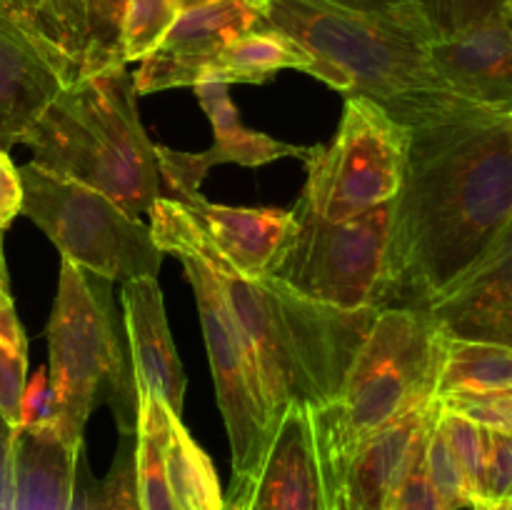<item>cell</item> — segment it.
<instances>
[{
	"label": "cell",
	"mask_w": 512,
	"mask_h": 510,
	"mask_svg": "<svg viewBox=\"0 0 512 510\" xmlns=\"http://www.w3.org/2000/svg\"><path fill=\"white\" fill-rule=\"evenodd\" d=\"M183 0H128L120 25V53L125 65L148 58L178 20Z\"/></svg>",
	"instance_id": "83f0119b"
},
{
	"label": "cell",
	"mask_w": 512,
	"mask_h": 510,
	"mask_svg": "<svg viewBox=\"0 0 512 510\" xmlns=\"http://www.w3.org/2000/svg\"><path fill=\"white\" fill-rule=\"evenodd\" d=\"M148 213L158 248L185 245L208 263L225 303L253 345L275 420L290 405L320 408L330 403L378 310H340L298 293L275 275L240 273L203 238L175 200L158 198Z\"/></svg>",
	"instance_id": "7a4b0ae2"
},
{
	"label": "cell",
	"mask_w": 512,
	"mask_h": 510,
	"mask_svg": "<svg viewBox=\"0 0 512 510\" xmlns=\"http://www.w3.org/2000/svg\"><path fill=\"white\" fill-rule=\"evenodd\" d=\"M135 95L125 65L70 80L23 138L30 163L100 190L135 218L148 213L160 198V170Z\"/></svg>",
	"instance_id": "277c9868"
},
{
	"label": "cell",
	"mask_w": 512,
	"mask_h": 510,
	"mask_svg": "<svg viewBox=\"0 0 512 510\" xmlns=\"http://www.w3.org/2000/svg\"><path fill=\"white\" fill-rule=\"evenodd\" d=\"M128 0H73L78 75L125 65L120 25Z\"/></svg>",
	"instance_id": "484cf974"
},
{
	"label": "cell",
	"mask_w": 512,
	"mask_h": 510,
	"mask_svg": "<svg viewBox=\"0 0 512 510\" xmlns=\"http://www.w3.org/2000/svg\"><path fill=\"white\" fill-rule=\"evenodd\" d=\"M195 95L200 100V108L213 123L215 145L203 153H180L165 145H155V158H158L160 175L168 183L170 193L175 190H200V183L208 175L213 165L238 163L245 168H258V165L275 163L283 158H298L300 163H308L313 148L305 145L285 143L270 135L250 130L240 120L238 108L230 100V85L225 83H198L193 85Z\"/></svg>",
	"instance_id": "7c38bea8"
},
{
	"label": "cell",
	"mask_w": 512,
	"mask_h": 510,
	"mask_svg": "<svg viewBox=\"0 0 512 510\" xmlns=\"http://www.w3.org/2000/svg\"><path fill=\"white\" fill-rule=\"evenodd\" d=\"M123 313L135 378L158 393L175 415H183L188 378L170 335L158 278L123 283Z\"/></svg>",
	"instance_id": "d6986e66"
},
{
	"label": "cell",
	"mask_w": 512,
	"mask_h": 510,
	"mask_svg": "<svg viewBox=\"0 0 512 510\" xmlns=\"http://www.w3.org/2000/svg\"><path fill=\"white\" fill-rule=\"evenodd\" d=\"M443 345L445 333L428 310H378L338 395L310 408L328 488L365 440L408 410L433 403Z\"/></svg>",
	"instance_id": "5b68a950"
},
{
	"label": "cell",
	"mask_w": 512,
	"mask_h": 510,
	"mask_svg": "<svg viewBox=\"0 0 512 510\" xmlns=\"http://www.w3.org/2000/svg\"><path fill=\"white\" fill-rule=\"evenodd\" d=\"M135 375V373H133ZM138 425H135V480L140 510H180L165 473L163 443L168 433L170 408L158 393L135 378Z\"/></svg>",
	"instance_id": "603a6c76"
},
{
	"label": "cell",
	"mask_w": 512,
	"mask_h": 510,
	"mask_svg": "<svg viewBox=\"0 0 512 510\" xmlns=\"http://www.w3.org/2000/svg\"><path fill=\"white\" fill-rule=\"evenodd\" d=\"M268 25L303 45L313 78L373 100L410 130L483 110L455 95L435 73L428 25L413 0L353 5L348 0H265Z\"/></svg>",
	"instance_id": "3957f363"
},
{
	"label": "cell",
	"mask_w": 512,
	"mask_h": 510,
	"mask_svg": "<svg viewBox=\"0 0 512 510\" xmlns=\"http://www.w3.org/2000/svg\"><path fill=\"white\" fill-rule=\"evenodd\" d=\"M18 430L0 415V510L13 508V448Z\"/></svg>",
	"instance_id": "74e56055"
},
{
	"label": "cell",
	"mask_w": 512,
	"mask_h": 510,
	"mask_svg": "<svg viewBox=\"0 0 512 510\" xmlns=\"http://www.w3.org/2000/svg\"><path fill=\"white\" fill-rule=\"evenodd\" d=\"M0 15L40 40L50 53L58 55L73 70L60 50L63 48V0H0Z\"/></svg>",
	"instance_id": "1f68e13d"
},
{
	"label": "cell",
	"mask_w": 512,
	"mask_h": 510,
	"mask_svg": "<svg viewBox=\"0 0 512 510\" xmlns=\"http://www.w3.org/2000/svg\"><path fill=\"white\" fill-rule=\"evenodd\" d=\"M410 135L373 100L348 95L333 143L315 145L305 163L308 180L293 210L338 223L390 203L403 188Z\"/></svg>",
	"instance_id": "30bf717a"
},
{
	"label": "cell",
	"mask_w": 512,
	"mask_h": 510,
	"mask_svg": "<svg viewBox=\"0 0 512 510\" xmlns=\"http://www.w3.org/2000/svg\"><path fill=\"white\" fill-rule=\"evenodd\" d=\"M445 410L463 415L488 430L512 435V390H488V393H455L440 398Z\"/></svg>",
	"instance_id": "d6a6232c"
},
{
	"label": "cell",
	"mask_w": 512,
	"mask_h": 510,
	"mask_svg": "<svg viewBox=\"0 0 512 510\" xmlns=\"http://www.w3.org/2000/svg\"><path fill=\"white\" fill-rule=\"evenodd\" d=\"M488 390H512V345L445 335L435 400Z\"/></svg>",
	"instance_id": "7402d4cb"
},
{
	"label": "cell",
	"mask_w": 512,
	"mask_h": 510,
	"mask_svg": "<svg viewBox=\"0 0 512 510\" xmlns=\"http://www.w3.org/2000/svg\"><path fill=\"white\" fill-rule=\"evenodd\" d=\"M298 218V233L275 278L340 310H380L398 300L393 268L395 198L355 218Z\"/></svg>",
	"instance_id": "9c48e42d"
},
{
	"label": "cell",
	"mask_w": 512,
	"mask_h": 510,
	"mask_svg": "<svg viewBox=\"0 0 512 510\" xmlns=\"http://www.w3.org/2000/svg\"><path fill=\"white\" fill-rule=\"evenodd\" d=\"M163 458L170 490L180 510H225V495L210 455L200 448L173 410L168 415Z\"/></svg>",
	"instance_id": "cb8c5ba5"
},
{
	"label": "cell",
	"mask_w": 512,
	"mask_h": 510,
	"mask_svg": "<svg viewBox=\"0 0 512 510\" xmlns=\"http://www.w3.org/2000/svg\"><path fill=\"white\" fill-rule=\"evenodd\" d=\"M433 38H450L503 13L505 0H413Z\"/></svg>",
	"instance_id": "4dcf8cb0"
},
{
	"label": "cell",
	"mask_w": 512,
	"mask_h": 510,
	"mask_svg": "<svg viewBox=\"0 0 512 510\" xmlns=\"http://www.w3.org/2000/svg\"><path fill=\"white\" fill-rule=\"evenodd\" d=\"M160 250L175 255L183 263L185 278L193 285L215 393L233 453V480L225 498V510H238L263 468L278 420L270 408L253 345L248 343L233 310L225 303L208 263L195 250L178 243H168Z\"/></svg>",
	"instance_id": "ba28073f"
},
{
	"label": "cell",
	"mask_w": 512,
	"mask_h": 510,
	"mask_svg": "<svg viewBox=\"0 0 512 510\" xmlns=\"http://www.w3.org/2000/svg\"><path fill=\"white\" fill-rule=\"evenodd\" d=\"M285 68L313 75L315 60L283 30L263 25L225 45L218 58L205 68L200 83H268L278 70Z\"/></svg>",
	"instance_id": "44dd1931"
},
{
	"label": "cell",
	"mask_w": 512,
	"mask_h": 510,
	"mask_svg": "<svg viewBox=\"0 0 512 510\" xmlns=\"http://www.w3.org/2000/svg\"><path fill=\"white\" fill-rule=\"evenodd\" d=\"M28 380V338L15 313L10 283L0 285V415L18 428L20 395Z\"/></svg>",
	"instance_id": "4316f807"
},
{
	"label": "cell",
	"mask_w": 512,
	"mask_h": 510,
	"mask_svg": "<svg viewBox=\"0 0 512 510\" xmlns=\"http://www.w3.org/2000/svg\"><path fill=\"white\" fill-rule=\"evenodd\" d=\"M430 60L445 85L490 113L512 115V18L508 10L430 40Z\"/></svg>",
	"instance_id": "5bb4252c"
},
{
	"label": "cell",
	"mask_w": 512,
	"mask_h": 510,
	"mask_svg": "<svg viewBox=\"0 0 512 510\" xmlns=\"http://www.w3.org/2000/svg\"><path fill=\"white\" fill-rule=\"evenodd\" d=\"M503 498H512V435L498 433V430H488L485 505Z\"/></svg>",
	"instance_id": "d590c367"
},
{
	"label": "cell",
	"mask_w": 512,
	"mask_h": 510,
	"mask_svg": "<svg viewBox=\"0 0 512 510\" xmlns=\"http://www.w3.org/2000/svg\"><path fill=\"white\" fill-rule=\"evenodd\" d=\"M23 210V183L10 155L0 150V230L8 228Z\"/></svg>",
	"instance_id": "8d00e7d4"
},
{
	"label": "cell",
	"mask_w": 512,
	"mask_h": 510,
	"mask_svg": "<svg viewBox=\"0 0 512 510\" xmlns=\"http://www.w3.org/2000/svg\"><path fill=\"white\" fill-rule=\"evenodd\" d=\"M183 3H185V5H190V3H195V0H183Z\"/></svg>",
	"instance_id": "b9f144b4"
},
{
	"label": "cell",
	"mask_w": 512,
	"mask_h": 510,
	"mask_svg": "<svg viewBox=\"0 0 512 510\" xmlns=\"http://www.w3.org/2000/svg\"><path fill=\"white\" fill-rule=\"evenodd\" d=\"M48 378L55 398V430L68 445H83V430L100 403H110L120 433L138 425L135 375L123 350L108 280L60 260L58 295L48 320Z\"/></svg>",
	"instance_id": "8992f818"
},
{
	"label": "cell",
	"mask_w": 512,
	"mask_h": 510,
	"mask_svg": "<svg viewBox=\"0 0 512 510\" xmlns=\"http://www.w3.org/2000/svg\"><path fill=\"white\" fill-rule=\"evenodd\" d=\"M23 210L65 260L108 283L158 278L163 250L153 230L108 195L35 163L18 168Z\"/></svg>",
	"instance_id": "52a82bcc"
},
{
	"label": "cell",
	"mask_w": 512,
	"mask_h": 510,
	"mask_svg": "<svg viewBox=\"0 0 512 510\" xmlns=\"http://www.w3.org/2000/svg\"><path fill=\"white\" fill-rule=\"evenodd\" d=\"M425 310L450 338L512 345V220L473 268Z\"/></svg>",
	"instance_id": "4fadbf2b"
},
{
	"label": "cell",
	"mask_w": 512,
	"mask_h": 510,
	"mask_svg": "<svg viewBox=\"0 0 512 510\" xmlns=\"http://www.w3.org/2000/svg\"><path fill=\"white\" fill-rule=\"evenodd\" d=\"M435 413L438 400L408 410L365 440L330 483V510H390L395 490L403 483L415 448Z\"/></svg>",
	"instance_id": "ac0fdd59"
},
{
	"label": "cell",
	"mask_w": 512,
	"mask_h": 510,
	"mask_svg": "<svg viewBox=\"0 0 512 510\" xmlns=\"http://www.w3.org/2000/svg\"><path fill=\"white\" fill-rule=\"evenodd\" d=\"M78 75L40 40L0 15V150L23 143L48 105Z\"/></svg>",
	"instance_id": "2e32d148"
},
{
	"label": "cell",
	"mask_w": 512,
	"mask_h": 510,
	"mask_svg": "<svg viewBox=\"0 0 512 510\" xmlns=\"http://www.w3.org/2000/svg\"><path fill=\"white\" fill-rule=\"evenodd\" d=\"M3 233H5V230H0V285L10 283L8 268H5V255H3Z\"/></svg>",
	"instance_id": "f35d334b"
},
{
	"label": "cell",
	"mask_w": 512,
	"mask_h": 510,
	"mask_svg": "<svg viewBox=\"0 0 512 510\" xmlns=\"http://www.w3.org/2000/svg\"><path fill=\"white\" fill-rule=\"evenodd\" d=\"M425 465H428L430 480L438 488L440 498L445 500L448 510H478V500H475L473 488H470L468 478H465L463 465L458 463L448 438L440 430L438 415L430 423L428 438H425Z\"/></svg>",
	"instance_id": "f546056e"
},
{
	"label": "cell",
	"mask_w": 512,
	"mask_h": 510,
	"mask_svg": "<svg viewBox=\"0 0 512 510\" xmlns=\"http://www.w3.org/2000/svg\"><path fill=\"white\" fill-rule=\"evenodd\" d=\"M83 445H68L55 430H18L13 448V508H73L75 463Z\"/></svg>",
	"instance_id": "ffe728a7"
},
{
	"label": "cell",
	"mask_w": 512,
	"mask_h": 510,
	"mask_svg": "<svg viewBox=\"0 0 512 510\" xmlns=\"http://www.w3.org/2000/svg\"><path fill=\"white\" fill-rule=\"evenodd\" d=\"M170 200L183 205L203 238L240 273L273 275L298 233L293 210L233 208L210 203L200 190H183Z\"/></svg>",
	"instance_id": "9a60e30c"
},
{
	"label": "cell",
	"mask_w": 512,
	"mask_h": 510,
	"mask_svg": "<svg viewBox=\"0 0 512 510\" xmlns=\"http://www.w3.org/2000/svg\"><path fill=\"white\" fill-rule=\"evenodd\" d=\"M512 220V120L475 110L415 128L393 215L398 300L425 310Z\"/></svg>",
	"instance_id": "6da1fadb"
},
{
	"label": "cell",
	"mask_w": 512,
	"mask_h": 510,
	"mask_svg": "<svg viewBox=\"0 0 512 510\" xmlns=\"http://www.w3.org/2000/svg\"><path fill=\"white\" fill-rule=\"evenodd\" d=\"M438 425L443 435L448 438L450 448H453L455 458L463 465L465 478H468L470 488H473L475 500H478V510L485 508V463H488V430L483 425L473 423V420L463 418V415L445 410L440 405L438 410Z\"/></svg>",
	"instance_id": "f1b7e54d"
},
{
	"label": "cell",
	"mask_w": 512,
	"mask_h": 510,
	"mask_svg": "<svg viewBox=\"0 0 512 510\" xmlns=\"http://www.w3.org/2000/svg\"><path fill=\"white\" fill-rule=\"evenodd\" d=\"M510 120H512V115H510Z\"/></svg>",
	"instance_id": "7bdbcfd3"
},
{
	"label": "cell",
	"mask_w": 512,
	"mask_h": 510,
	"mask_svg": "<svg viewBox=\"0 0 512 510\" xmlns=\"http://www.w3.org/2000/svg\"><path fill=\"white\" fill-rule=\"evenodd\" d=\"M430 423H433V420H430ZM425 438H428V430H425L423 440H420L418 448H415L413 460H410L408 470H405L403 475V483L395 490L390 510H448V505L440 498L438 488H435L433 480H430L428 475V465H425Z\"/></svg>",
	"instance_id": "836d02e7"
},
{
	"label": "cell",
	"mask_w": 512,
	"mask_h": 510,
	"mask_svg": "<svg viewBox=\"0 0 512 510\" xmlns=\"http://www.w3.org/2000/svg\"><path fill=\"white\" fill-rule=\"evenodd\" d=\"M268 25L265 0H195L180 10L163 43L133 75L138 95L168 88H193L220 50L240 35Z\"/></svg>",
	"instance_id": "8fae6325"
},
{
	"label": "cell",
	"mask_w": 512,
	"mask_h": 510,
	"mask_svg": "<svg viewBox=\"0 0 512 510\" xmlns=\"http://www.w3.org/2000/svg\"><path fill=\"white\" fill-rule=\"evenodd\" d=\"M238 510H330L308 405H290L278 420L263 468Z\"/></svg>",
	"instance_id": "e0dca14e"
},
{
	"label": "cell",
	"mask_w": 512,
	"mask_h": 510,
	"mask_svg": "<svg viewBox=\"0 0 512 510\" xmlns=\"http://www.w3.org/2000/svg\"><path fill=\"white\" fill-rule=\"evenodd\" d=\"M480 510H512V498L493 500V503H488L485 508H480Z\"/></svg>",
	"instance_id": "ab89813d"
},
{
	"label": "cell",
	"mask_w": 512,
	"mask_h": 510,
	"mask_svg": "<svg viewBox=\"0 0 512 510\" xmlns=\"http://www.w3.org/2000/svg\"><path fill=\"white\" fill-rule=\"evenodd\" d=\"M15 430H55V398L53 388H50L48 368L35 370L33 378L25 380L23 395H20L18 428Z\"/></svg>",
	"instance_id": "e575fe53"
},
{
	"label": "cell",
	"mask_w": 512,
	"mask_h": 510,
	"mask_svg": "<svg viewBox=\"0 0 512 510\" xmlns=\"http://www.w3.org/2000/svg\"><path fill=\"white\" fill-rule=\"evenodd\" d=\"M70 510H140L138 480H135V430L120 433L118 450L103 480H95L90 473L85 448L78 450Z\"/></svg>",
	"instance_id": "d4e9b609"
},
{
	"label": "cell",
	"mask_w": 512,
	"mask_h": 510,
	"mask_svg": "<svg viewBox=\"0 0 512 510\" xmlns=\"http://www.w3.org/2000/svg\"><path fill=\"white\" fill-rule=\"evenodd\" d=\"M505 10H508V15L512 18V0H505Z\"/></svg>",
	"instance_id": "60d3db41"
}]
</instances>
